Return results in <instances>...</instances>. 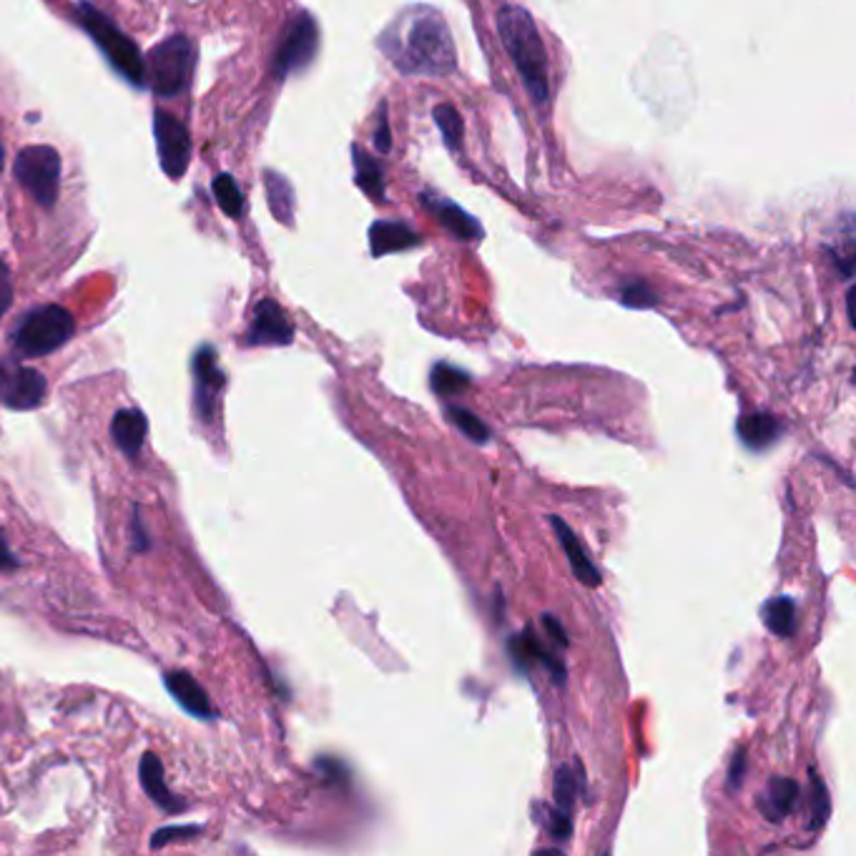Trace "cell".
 Segmentation results:
<instances>
[{
	"label": "cell",
	"mask_w": 856,
	"mask_h": 856,
	"mask_svg": "<svg viewBox=\"0 0 856 856\" xmlns=\"http://www.w3.org/2000/svg\"><path fill=\"white\" fill-rule=\"evenodd\" d=\"M379 51L405 76L443 79L457 69L453 33L430 5H410L377 38Z\"/></svg>",
	"instance_id": "6da1fadb"
},
{
	"label": "cell",
	"mask_w": 856,
	"mask_h": 856,
	"mask_svg": "<svg viewBox=\"0 0 856 856\" xmlns=\"http://www.w3.org/2000/svg\"><path fill=\"white\" fill-rule=\"evenodd\" d=\"M497 31H501L503 46L513 58L522 83L533 101L545 106L551 101V71H547V51L533 15L522 8L505 5L497 13Z\"/></svg>",
	"instance_id": "7a4b0ae2"
},
{
	"label": "cell",
	"mask_w": 856,
	"mask_h": 856,
	"mask_svg": "<svg viewBox=\"0 0 856 856\" xmlns=\"http://www.w3.org/2000/svg\"><path fill=\"white\" fill-rule=\"evenodd\" d=\"M76 19L81 28L96 40L98 51H101L116 71L134 86H146L144 73V56L136 48L134 40L113 26L111 19H106L101 11H96L91 3H79Z\"/></svg>",
	"instance_id": "3957f363"
},
{
	"label": "cell",
	"mask_w": 856,
	"mask_h": 856,
	"mask_svg": "<svg viewBox=\"0 0 856 856\" xmlns=\"http://www.w3.org/2000/svg\"><path fill=\"white\" fill-rule=\"evenodd\" d=\"M76 331L71 312L58 304H46L28 312L19 324L13 347L21 357H46L61 349Z\"/></svg>",
	"instance_id": "277c9868"
},
{
	"label": "cell",
	"mask_w": 856,
	"mask_h": 856,
	"mask_svg": "<svg viewBox=\"0 0 856 856\" xmlns=\"http://www.w3.org/2000/svg\"><path fill=\"white\" fill-rule=\"evenodd\" d=\"M191 71H194V46L184 36H173L152 48L144 61L146 86H152L156 96L173 98L184 94Z\"/></svg>",
	"instance_id": "5b68a950"
},
{
	"label": "cell",
	"mask_w": 856,
	"mask_h": 856,
	"mask_svg": "<svg viewBox=\"0 0 856 856\" xmlns=\"http://www.w3.org/2000/svg\"><path fill=\"white\" fill-rule=\"evenodd\" d=\"M19 184L36 198L40 206L51 209L61 189V156L51 146H28L13 164Z\"/></svg>",
	"instance_id": "8992f818"
},
{
	"label": "cell",
	"mask_w": 856,
	"mask_h": 856,
	"mask_svg": "<svg viewBox=\"0 0 856 856\" xmlns=\"http://www.w3.org/2000/svg\"><path fill=\"white\" fill-rule=\"evenodd\" d=\"M320 48V31L317 23H314L312 15L302 13L299 19L289 26V31L281 38V46L277 56H274V73H277L279 81H285L292 73L306 69L314 61Z\"/></svg>",
	"instance_id": "52a82bcc"
},
{
	"label": "cell",
	"mask_w": 856,
	"mask_h": 856,
	"mask_svg": "<svg viewBox=\"0 0 856 856\" xmlns=\"http://www.w3.org/2000/svg\"><path fill=\"white\" fill-rule=\"evenodd\" d=\"M48 393V382L38 370L23 367V364L5 360L0 362V402L8 410H36L44 405Z\"/></svg>",
	"instance_id": "ba28073f"
},
{
	"label": "cell",
	"mask_w": 856,
	"mask_h": 856,
	"mask_svg": "<svg viewBox=\"0 0 856 856\" xmlns=\"http://www.w3.org/2000/svg\"><path fill=\"white\" fill-rule=\"evenodd\" d=\"M154 136H156V148H159L161 169L169 173L171 179L184 177L186 166L191 161L189 129L173 113L156 111L154 113Z\"/></svg>",
	"instance_id": "9c48e42d"
},
{
	"label": "cell",
	"mask_w": 856,
	"mask_h": 856,
	"mask_svg": "<svg viewBox=\"0 0 856 856\" xmlns=\"http://www.w3.org/2000/svg\"><path fill=\"white\" fill-rule=\"evenodd\" d=\"M224 385H227V375L216 362V349L212 345L198 347L194 357V402L202 422H214Z\"/></svg>",
	"instance_id": "30bf717a"
},
{
	"label": "cell",
	"mask_w": 856,
	"mask_h": 856,
	"mask_svg": "<svg viewBox=\"0 0 856 856\" xmlns=\"http://www.w3.org/2000/svg\"><path fill=\"white\" fill-rule=\"evenodd\" d=\"M294 342V324L289 322L287 312L274 302L262 299L254 310L252 327H249L244 345L246 347H287Z\"/></svg>",
	"instance_id": "8fae6325"
},
{
	"label": "cell",
	"mask_w": 856,
	"mask_h": 856,
	"mask_svg": "<svg viewBox=\"0 0 856 856\" xmlns=\"http://www.w3.org/2000/svg\"><path fill=\"white\" fill-rule=\"evenodd\" d=\"M513 663L520 671H530V666H543L555 684H565V663L560 655L547 648L540 638L533 634V628H526L520 636H515L508 643Z\"/></svg>",
	"instance_id": "7c38bea8"
},
{
	"label": "cell",
	"mask_w": 856,
	"mask_h": 856,
	"mask_svg": "<svg viewBox=\"0 0 856 856\" xmlns=\"http://www.w3.org/2000/svg\"><path fill=\"white\" fill-rule=\"evenodd\" d=\"M422 206H425V212L432 216V219H437L443 227L450 231L453 237L457 239H465V241H475L482 237V227L475 216H470L468 212L462 209L460 204L450 202V198H443L437 194H422L420 196Z\"/></svg>",
	"instance_id": "4fadbf2b"
},
{
	"label": "cell",
	"mask_w": 856,
	"mask_h": 856,
	"mask_svg": "<svg viewBox=\"0 0 856 856\" xmlns=\"http://www.w3.org/2000/svg\"><path fill=\"white\" fill-rule=\"evenodd\" d=\"M164 684L173 696V701H177L184 711H189L191 716L206 719V721L216 719V711L209 701V696H206V691L198 686V680L194 676H189L184 671H171L166 673Z\"/></svg>",
	"instance_id": "5bb4252c"
},
{
	"label": "cell",
	"mask_w": 856,
	"mask_h": 856,
	"mask_svg": "<svg viewBox=\"0 0 856 856\" xmlns=\"http://www.w3.org/2000/svg\"><path fill=\"white\" fill-rule=\"evenodd\" d=\"M551 522H553L555 533H558V540H560V545H563L565 555H568V563H570V568H572V576H576V578L580 580V583L588 586V588H598V586H601V583H603V580H601V572H598V568L593 565V560L588 558L586 547L580 545V540H578L576 533H572V530L568 528V522L560 520L558 515H553Z\"/></svg>",
	"instance_id": "9a60e30c"
},
{
	"label": "cell",
	"mask_w": 856,
	"mask_h": 856,
	"mask_svg": "<svg viewBox=\"0 0 856 856\" xmlns=\"http://www.w3.org/2000/svg\"><path fill=\"white\" fill-rule=\"evenodd\" d=\"M146 432H148V420L141 410H119L111 422V437L119 450L136 460L141 447L146 443Z\"/></svg>",
	"instance_id": "2e32d148"
},
{
	"label": "cell",
	"mask_w": 856,
	"mask_h": 856,
	"mask_svg": "<svg viewBox=\"0 0 856 856\" xmlns=\"http://www.w3.org/2000/svg\"><path fill=\"white\" fill-rule=\"evenodd\" d=\"M422 237L402 221H375L370 227V249L375 256L405 252L418 246Z\"/></svg>",
	"instance_id": "e0dca14e"
},
{
	"label": "cell",
	"mask_w": 856,
	"mask_h": 856,
	"mask_svg": "<svg viewBox=\"0 0 856 856\" xmlns=\"http://www.w3.org/2000/svg\"><path fill=\"white\" fill-rule=\"evenodd\" d=\"M138 776H141V786L146 788V794L152 796V801L156 806H161V809L169 811V813L184 811V801H179L177 796L169 792V786H166L164 767H161V761L156 759V753L148 751V753L141 756Z\"/></svg>",
	"instance_id": "ac0fdd59"
},
{
	"label": "cell",
	"mask_w": 856,
	"mask_h": 856,
	"mask_svg": "<svg viewBox=\"0 0 856 856\" xmlns=\"http://www.w3.org/2000/svg\"><path fill=\"white\" fill-rule=\"evenodd\" d=\"M799 801V784L794 779L776 776L769 781L767 792L759 799V811L769 821H784Z\"/></svg>",
	"instance_id": "d6986e66"
},
{
	"label": "cell",
	"mask_w": 856,
	"mask_h": 856,
	"mask_svg": "<svg viewBox=\"0 0 856 856\" xmlns=\"http://www.w3.org/2000/svg\"><path fill=\"white\" fill-rule=\"evenodd\" d=\"M738 435L751 450H767L781 437V422L771 412H753L738 420Z\"/></svg>",
	"instance_id": "ffe728a7"
},
{
	"label": "cell",
	"mask_w": 856,
	"mask_h": 856,
	"mask_svg": "<svg viewBox=\"0 0 856 856\" xmlns=\"http://www.w3.org/2000/svg\"><path fill=\"white\" fill-rule=\"evenodd\" d=\"M264 186H267L269 209L274 219L285 227H294V189L277 171H264Z\"/></svg>",
	"instance_id": "44dd1931"
},
{
	"label": "cell",
	"mask_w": 856,
	"mask_h": 856,
	"mask_svg": "<svg viewBox=\"0 0 856 856\" xmlns=\"http://www.w3.org/2000/svg\"><path fill=\"white\" fill-rule=\"evenodd\" d=\"M352 159H354L357 186H360L367 196L382 202V198H385V173H382L379 164L372 159L370 154H364L360 146H352Z\"/></svg>",
	"instance_id": "7402d4cb"
},
{
	"label": "cell",
	"mask_w": 856,
	"mask_h": 856,
	"mask_svg": "<svg viewBox=\"0 0 856 856\" xmlns=\"http://www.w3.org/2000/svg\"><path fill=\"white\" fill-rule=\"evenodd\" d=\"M763 623L771 634L779 638L794 636L796 630V603L788 595L771 598V601L763 605Z\"/></svg>",
	"instance_id": "603a6c76"
},
{
	"label": "cell",
	"mask_w": 856,
	"mask_h": 856,
	"mask_svg": "<svg viewBox=\"0 0 856 856\" xmlns=\"http://www.w3.org/2000/svg\"><path fill=\"white\" fill-rule=\"evenodd\" d=\"M430 385L439 397H453V395L465 393V389L472 385V379H470L468 372L457 370L447 362H439V364H435V367H432Z\"/></svg>",
	"instance_id": "cb8c5ba5"
},
{
	"label": "cell",
	"mask_w": 856,
	"mask_h": 856,
	"mask_svg": "<svg viewBox=\"0 0 856 856\" xmlns=\"http://www.w3.org/2000/svg\"><path fill=\"white\" fill-rule=\"evenodd\" d=\"M432 116H435V123L439 126V134H443L447 148H450V152H460L465 136L460 111L450 104H439L435 111H432Z\"/></svg>",
	"instance_id": "d4e9b609"
},
{
	"label": "cell",
	"mask_w": 856,
	"mask_h": 856,
	"mask_svg": "<svg viewBox=\"0 0 856 856\" xmlns=\"http://www.w3.org/2000/svg\"><path fill=\"white\" fill-rule=\"evenodd\" d=\"M214 196L216 204L221 206V212L231 216V219H239V216L244 214V196H241L234 177H229V173H219V177L214 179Z\"/></svg>",
	"instance_id": "484cf974"
},
{
	"label": "cell",
	"mask_w": 856,
	"mask_h": 856,
	"mask_svg": "<svg viewBox=\"0 0 856 856\" xmlns=\"http://www.w3.org/2000/svg\"><path fill=\"white\" fill-rule=\"evenodd\" d=\"M447 420H450L465 437L472 439V443L478 445L490 443V427L478 418L475 412L465 410V407H447Z\"/></svg>",
	"instance_id": "4316f807"
},
{
	"label": "cell",
	"mask_w": 856,
	"mask_h": 856,
	"mask_svg": "<svg viewBox=\"0 0 856 856\" xmlns=\"http://www.w3.org/2000/svg\"><path fill=\"white\" fill-rule=\"evenodd\" d=\"M578 776L576 769L560 767L558 774H555V809L563 813H570L572 806H576L578 796Z\"/></svg>",
	"instance_id": "83f0119b"
},
{
	"label": "cell",
	"mask_w": 856,
	"mask_h": 856,
	"mask_svg": "<svg viewBox=\"0 0 856 856\" xmlns=\"http://www.w3.org/2000/svg\"><path fill=\"white\" fill-rule=\"evenodd\" d=\"M620 302L630 306V310H648V306H653L659 302V297L651 287L646 285V281H628L626 287H620Z\"/></svg>",
	"instance_id": "f1b7e54d"
},
{
	"label": "cell",
	"mask_w": 856,
	"mask_h": 856,
	"mask_svg": "<svg viewBox=\"0 0 856 856\" xmlns=\"http://www.w3.org/2000/svg\"><path fill=\"white\" fill-rule=\"evenodd\" d=\"M811 806H813V821H811V829H821L827 824L829 819V794H827V786L824 781L819 779L817 771L811 769Z\"/></svg>",
	"instance_id": "f546056e"
},
{
	"label": "cell",
	"mask_w": 856,
	"mask_h": 856,
	"mask_svg": "<svg viewBox=\"0 0 856 856\" xmlns=\"http://www.w3.org/2000/svg\"><path fill=\"white\" fill-rule=\"evenodd\" d=\"M202 834V827L196 824H184V827H166L159 829L152 839V849H161L166 844H173V842H186V839H196Z\"/></svg>",
	"instance_id": "4dcf8cb0"
},
{
	"label": "cell",
	"mask_w": 856,
	"mask_h": 856,
	"mask_svg": "<svg viewBox=\"0 0 856 856\" xmlns=\"http://www.w3.org/2000/svg\"><path fill=\"white\" fill-rule=\"evenodd\" d=\"M11 304H13V274L3 256H0V317L11 310Z\"/></svg>",
	"instance_id": "1f68e13d"
},
{
	"label": "cell",
	"mask_w": 856,
	"mask_h": 856,
	"mask_svg": "<svg viewBox=\"0 0 856 856\" xmlns=\"http://www.w3.org/2000/svg\"><path fill=\"white\" fill-rule=\"evenodd\" d=\"M543 626H545V630H547V636H551L553 646L558 643V648H568V636H565L563 626L551 616V613H545V616H543Z\"/></svg>",
	"instance_id": "d6a6232c"
},
{
	"label": "cell",
	"mask_w": 856,
	"mask_h": 856,
	"mask_svg": "<svg viewBox=\"0 0 856 856\" xmlns=\"http://www.w3.org/2000/svg\"><path fill=\"white\" fill-rule=\"evenodd\" d=\"M375 144L379 152H389V126H387V108H379V126L375 134Z\"/></svg>",
	"instance_id": "836d02e7"
},
{
	"label": "cell",
	"mask_w": 856,
	"mask_h": 856,
	"mask_svg": "<svg viewBox=\"0 0 856 856\" xmlns=\"http://www.w3.org/2000/svg\"><path fill=\"white\" fill-rule=\"evenodd\" d=\"M744 763H746V759H744V751L734 753V759H731V769H728V784H731V788H734V786H742Z\"/></svg>",
	"instance_id": "e575fe53"
},
{
	"label": "cell",
	"mask_w": 856,
	"mask_h": 856,
	"mask_svg": "<svg viewBox=\"0 0 856 856\" xmlns=\"http://www.w3.org/2000/svg\"><path fill=\"white\" fill-rule=\"evenodd\" d=\"M19 558L11 553V547H8L3 533H0V570H15L19 568Z\"/></svg>",
	"instance_id": "d590c367"
},
{
	"label": "cell",
	"mask_w": 856,
	"mask_h": 856,
	"mask_svg": "<svg viewBox=\"0 0 856 856\" xmlns=\"http://www.w3.org/2000/svg\"><path fill=\"white\" fill-rule=\"evenodd\" d=\"M3 164H5V148H3V138H0V171H3Z\"/></svg>",
	"instance_id": "8d00e7d4"
}]
</instances>
